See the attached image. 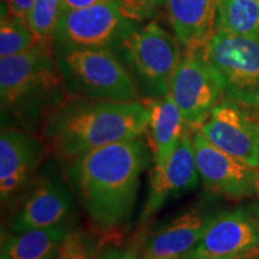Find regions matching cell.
Returning <instances> with one entry per match:
<instances>
[{"label":"cell","mask_w":259,"mask_h":259,"mask_svg":"<svg viewBox=\"0 0 259 259\" xmlns=\"http://www.w3.org/2000/svg\"><path fill=\"white\" fill-rule=\"evenodd\" d=\"M151 158L150 147L142 136L61 162L93 229L114 238L127 226L136 208L141 176Z\"/></svg>","instance_id":"1"},{"label":"cell","mask_w":259,"mask_h":259,"mask_svg":"<svg viewBox=\"0 0 259 259\" xmlns=\"http://www.w3.org/2000/svg\"><path fill=\"white\" fill-rule=\"evenodd\" d=\"M148 108L132 102L69 97L50 115L40 136L61 162L147 134Z\"/></svg>","instance_id":"2"},{"label":"cell","mask_w":259,"mask_h":259,"mask_svg":"<svg viewBox=\"0 0 259 259\" xmlns=\"http://www.w3.org/2000/svg\"><path fill=\"white\" fill-rule=\"evenodd\" d=\"M3 127L40 135L50 115L69 99L53 44L0 59Z\"/></svg>","instance_id":"3"},{"label":"cell","mask_w":259,"mask_h":259,"mask_svg":"<svg viewBox=\"0 0 259 259\" xmlns=\"http://www.w3.org/2000/svg\"><path fill=\"white\" fill-rule=\"evenodd\" d=\"M69 97L103 101H142L137 80L109 50H61L57 56Z\"/></svg>","instance_id":"4"},{"label":"cell","mask_w":259,"mask_h":259,"mask_svg":"<svg viewBox=\"0 0 259 259\" xmlns=\"http://www.w3.org/2000/svg\"><path fill=\"white\" fill-rule=\"evenodd\" d=\"M177 36L156 22L135 29L122 41V58L137 80L144 99L167 95L183 51Z\"/></svg>","instance_id":"5"},{"label":"cell","mask_w":259,"mask_h":259,"mask_svg":"<svg viewBox=\"0 0 259 259\" xmlns=\"http://www.w3.org/2000/svg\"><path fill=\"white\" fill-rule=\"evenodd\" d=\"M223 99L259 116V40L216 30L204 48Z\"/></svg>","instance_id":"6"},{"label":"cell","mask_w":259,"mask_h":259,"mask_svg":"<svg viewBox=\"0 0 259 259\" xmlns=\"http://www.w3.org/2000/svg\"><path fill=\"white\" fill-rule=\"evenodd\" d=\"M77 200L65 174L52 164L40 169L35 179L12 206L9 228L19 233L76 221Z\"/></svg>","instance_id":"7"},{"label":"cell","mask_w":259,"mask_h":259,"mask_svg":"<svg viewBox=\"0 0 259 259\" xmlns=\"http://www.w3.org/2000/svg\"><path fill=\"white\" fill-rule=\"evenodd\" d=\"M113 0L77 10H64L54 32L61 50L120 47L135 30Z\"/></svg>","instance_id":"8"},{"label":"cell","mask_w":259,"mask_h":259,"mask_svg":"<svg viewBox=\"0 0 259 259\" xmlns=\"http://www.w3.org/2000/svg\"><path fill=\"white\" fill-rule=\"evenodd\" d=\"M169 93L183 113L187 126L193 131L204 124L222 101L221 82L209 63L204 48H184Z\"/></svg>","instance_id":"9"},{"label":"cell","mask_w":259,"mask_h":259,"mask_svg":"<svg viewBox=\"0 0 259 259\" xmlns=\"http://www.w3.org/2000/svg\"><path fill=\"white\" fill-rule=\"evenodd\" d=\"M50 153L38 134L19 127H3L0 135V200L12 209L37 176Z\"/></svg>","instance_id":"10"},{"label":"cell","mask_w":259,"mask_h":259,"mask_svg":"<svg viewBox=\"0 0 259 259\" xmlns=\"http://www.w3.org/2000/svg\"><path fill=\"white\" fill-rule=\"evenodd\" d=\"M192 143L200 180L210 191L233 200L259 196V168L222 151L198 130Z\"/></svg>","instance_id":"11"},{"label":"cell","mask_w":259,"mask_h":259,"mask_svg":"<svg viewBox=\"0 0 259 259\" xmlns=\"http://www.w3.org/2000/svg\"><path fill=\"white\" fill-rule=\"evenodd\" d=\"M193 130L189 128L171 156L150 171L149 192L142 210L139 225L145 226L168 202L197 189L200 176L192 143Z\"/></svg>","instance_id":"12"},{"label":"cell","mask_w":259,"mask_h":259,"mask_svg":"<svg viewBox=\"0 0 259 259\" xmlns=\"http://www.w3.org/2000/svg\"><path fill=\"white\" fill-rule=\"evenodd\" d=\"M198 131L222 151L259 168V116L223 99Z\"/></svg>","instance_id":"13"},{"label":"cell","mask_w":259,"mask_h":259,"mask_svg":"<svg viewBox=\"0 0 259 259\" xmlns=\"http://www.w3.org/2000/svg\"><path fill=\"white\" fill-rule=\"evenodd\" d=\"M259 250V199L218 212L186 255L240 254Z\"/></svg>","instance_id":"14"},{"label":"cell","mask_w":259,"mask_h":259,"mask_svg":"<svg viewBox=\"0 0 259 259\" xmlns=\"http://www.w3.org/2000/svg\"><path fill=\"white\" fill-rule=\"evenodd\" d=\"M219 211L203 203L171 216L147 235L142 259L184 258L198 245Z\"/></svg>","instance_id":"15"},{"label":"cell","mask_w":259,"mask_h":259,"mask_svg":"<svg viewBox=\"0 0 259 259\" xmlns=\"http://www.w3.org/2000/svg\"><path fill=\"white\" fill-rule=\"evenodd\" d=\"M174 35L186 50L205 48L216 32L219 0H163Z\"/></svg>","instance_id":"16"},{"label":"cell","mask_w":259,"mask_h":259,"mask_svg":"<svg viewBox=\"0 0 259 259\" xmlns=\"http://www.w3.org/2000/svg\"><path fill=\"white\" fill-rule=\"evenodd\" d=\"M143 101L148 108V143L154 164H162L171 156L190 127L170 93Z\"/></svg>","instance_id":"17"},{"label":"cell","mask_w":259,"mask_h":259,"mask_svg":"<svg viewBox=\"0 0 259 259\" xmlns=\"http://www.w3.org/2000/svg\"><path fill=\"white\" fill-rule=\"evenodd\" d=\"M76 221L2 234V259H47L76 227Z\"/></svg>","instance_id":"18"},{"label":"cell","mask_w":259,"mask_h":259,"mask_svg":"<svg viewBox=\"0 0 259 259\" xmlns=\"http://www.w3.org/2000/svg\"><path fill=\"white\" fill-rule=\"evenodd\" d=\"M216 30L259 40V3L254 0H219Z\"/></svg>","instance_id":"19"},{"label":"cell","mask_w":259,"mask_h":259,"mask_svg":"<svg viewBox=\"0 0 259 259\" xmlns=\"http://www.w3.org/2000/svg\"><path fill=\"white\" fill-rule=\"evenodd\" d=\"M113 239L93 228L76 226L47 259H95Z\"/></svg>","instance_id":"20"},{"label":"cell","mask_w":259,"mask_h":259,"mask_svg":"<svg viewBox=\"0 0 259 259\" xmlns=\"http://www.w3.org/2000/svg\"><path fill=\"white\" fill-rule=\"evenodd\" d=\"M63 11L61 0H35L28 17V27L37 44H53Z\"/></svg>","instance_id":"21"},{"label":"cell","mask_w":259,"mask_h":259,"mask_svg":"<svg viewBox=\"0 0 259 259\" xmlns=\"http://www.w3.org/2000/svg\"><path fill=\"white\" fill-rule=\"evenodd\" d=\"M37 44L34 34L27 23L17 18L2 19L0 25V58H6L23 53Z\"/></svg>","instance_id":"22"},{"label":"cell","mask_w":259,"mask_h":259,"mask_svg":"<svg viewBox=\"0 0 259 259\" xmlns=\"http://www.w3.org/2000/svg\"><path fill=\"white\" fill-rule=\"evenodd\" d=\"M130 21H143L154 15L161 0H113Z\"/></svg>","instance_id":"23"},{"label":"cell","mask_w":259,"mask_h":259,"mask_svg":"<svg viewBox=\"0 0 259 259\" xmlns=\"http://www.w3.org/2000/svg\"><path fill=\"white\" fill-rule=\"evenodd\" d=\"M34 3L35 0H6L9 16L28 24V17Z\"/></svg>","instance_id":"24"},{"label":"cell","mask_w":259,"mask_h":259,"mask_svg":"<svg viewBox=\"0 0 259 259\" xmlns=\"http://www.w3.org/2000/svg\"><path fill=\"white\" fill-rule=\"evenodd\" d=\"M95 259H141L137 252L118 246H106Z\"/></svg>","instance_id":"25"},{"label":"cell","mask_w":259,"mask_h":259,"mask_svg":"<svg viewBox=\"0 0 259 259\" xmlns=\"http://www.w3.org/2000/svg\"><path fill=\"white\" fill-rule=\"evenodd\" d=\"M181 259H259V250L246 252L240 254H226V255H212V254H194L185 255Z\"/></svg>","instance_id":"26"},{"label":"cell","mask_w":259,"mask_h":259,"mask_svg":"<svg viewBox=\"0 0 259 259\" xmlns=\"http://www.w3.org/2000/svg\"><path fill=\"white\" fill-rule=\"evenodd\" d=\"M61 2H63L64 10H77L88 8L99 3L108 2V0H61Z\"/></svg>","instance_id":"27"},{"label":"cell","mask_w":259,"mask_h":259,"mask_svg":"<svg viewBox=\"0 0 259 259\" xmlns=\"http://www.w3.org/2000/svg\"><path fill=\"white\" fill-rule=\"evenodd\" d=\"M254 2H258L259 3V0H254Z\"/></svg>","instance_id":"28"}]
</instances>
